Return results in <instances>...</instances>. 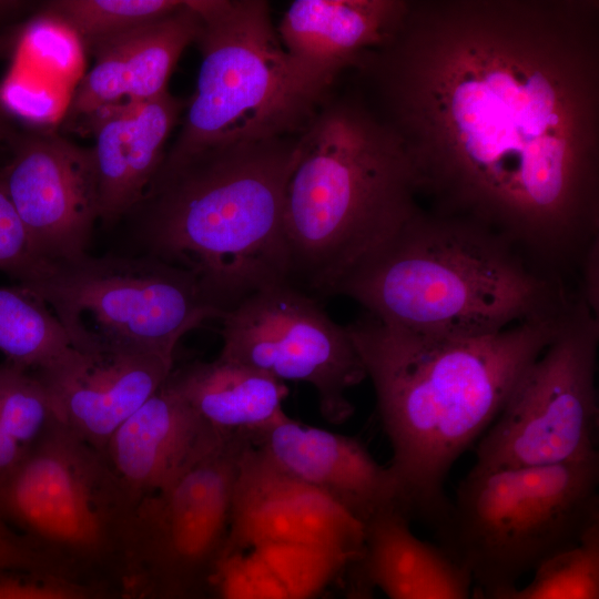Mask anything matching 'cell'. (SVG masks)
Segmentation results:
<instances>
[{
	"instance_id": "obj_14",
	"label": "cell",
	"mask_w": 599,
	"mask_h": 599,
	"mask_svg": "<svg viewBox=\"0 0 599 599\" xmlns=\"http://www.w3.org/2000/svg\"><path fill=\"white\" fill-rule=\"evenodd\" d=\"M9 143L13 158L1 176L34 257L87 254L100 220L92 149L51 131L17 132Z\"/></svg>"
},
{
	"instance_id": "obj_15",
	"label": "cell",
	"mask_w": 599,
	"mask_h": 599,
	"mask_svg": "<svg viewBox=\"0 0 599 599\" xmlns=\"http://www.w3.org/2000/svg\"><path fill=\"white\" fill-rule=\"evenodd\" d=\"M405 0H296L277 33L303 85L323 101L342 75L395 35L409 9Z\"/></svg>"
},
{
	"instance_id": "obj_28",
	"label": "cell",
	"mask_w": 599,
	"mask_h": 599,
	"mask_svg": "<svg viewBox=\"0 0 599 599\" xmlns=\"http://www.w3.org/2000/svg\"><path fill=\"white\" fill-rule=\"evenodd\" d=\"M0 100L11 116L35 125H49L63 112L60 94L50 87L23 78H9L0 87Z\"/></svg>"
},
{
	"instance_id": "obj_1",
	"label": "cell",
	"mask_w": 599,
	"mask_h": 599,
	"mask_svg": "<svg viewBox=\"0 0 599 599\" xmlns=\"http://www.w3.org/2000/svg\"><path fill=\"white\" fill-rule=\"evenodd\" d=\"M434 207L564 280L598 240V3L410 1L354 71Z\"/></svg>"
},
{
	"instance_id": "obj_12",
	"label": "cell",
	"mask_w": 599,
	"mask_h": 599,
	"mask_svg": "<svg viewBox=\"0 0 599 599\" xmlns=\"http://www.w3.org/2000/svg\"><path fill=\"white\" fill-rule=\"evenodd\" d=\"M220 319V357L283 383L311 385L329 422L352 414L347 392L367 377L366 370L346 326L335 323L317 298L283 282L251 294Z\"/></svg>"
},
{
	"instance_id": "obj_22",
	"label": "cell",
	"mask_w": 599,
	"mask_h": 599,
	"mask_svg": "<svg viewBox=\"0 0 599 599\" xmlns=\"http://www.w3.org/2000/svg\"><path fill=\"white\" fill-rule=\"evenodd\" d=\"M0 352L7 364L38 377L58 373L79 356L52 311L19 285L0 286Z\"/></svg>"
},
{
	"instance_id": "obj_19",
	"label": "cell",
	"mask_w": 599,
	"mask_h": 599,
	"mask_svg": "<svg viewBox=\"0 0 599 599\" xmlns=\"http://www.w3.org/2000/svg\"><path fill=\"white\" fill-rule=\"evenodd\" d=\"M184 102L167 90L115 108L91 132L100 220L111 224L145 201L165 158V144Z\"/></svg>"
},
{
	"instance_id": "obj_30",
	"label": "cell",
	"mask_w": 599,
	"mask_h": 599,
	"mask_svg": "<svg viewBox=\"0 0 599 599\" xmlns=\"http://www.w3.org/2000/svg\"><path fill=\"white\" fill-rule=\"evenodd\" d=\"M0 569L70 577L0 517Z\"/></svg>"
},
{
	"instance_id": "obj_6",
	"label": "cell",
	"mask_w": 599,
	"mask_h": 599,
	"mask_svg": "<svg viewBox=\"0 0 599 599\" xmlns=\"http://www.w3.org/2000/svg\"><path fill=\"white\" fill-rule=\"evenodd\" d=\"M189 3L200 19L196 90L158 175L211 149L298 135L324 101L295 74L267 1Z\"/></svg>"
},
{
	"instance_id": "obj_23",
	"label": "cell",
	"mask_w": 599,
	"mask_h": 599,
	"mask_svg": "<svg viewBox=\"0 0 599 599\" xmlns=\"http://www.w3.org/2000/svg\"><path fill=\"white\" fill-rule=\"evenodd\" d=\"M199 31L200 19L184 0L173 13L111 38L121 53L126 103H140L165 92L174 67Z\"/></svg>"
},
{
	"instance_id": "obj_25",
	"label": "cell",
	"mask_w": 599,
	"mask_h": 599,
	"mask_svg": "<svg viewBox=\"0 0 599 599\" xmlns=\"http://www.w3.org/2000/svg\"><path fill=\"white\" fill-rule=\"evenodd\" d=\"M184 0H57L41 12L58 18L89 49L183 7Z\"/></svg>"
},
{
	"instance_id": "obj_21",
	"label": "cell",
	"mask_w": 599,
	"mask_h": 599,
	"mask_svg": "<svg viewBox=\"0 0 599 599\" xmlns=\"http://www.w3.org/2000/svg\"><path fill=\"white\" fill-rule=\"evenodd\" d=\"M170 379L199 417L223 434H251L284 413L285 383L220 356L173 369Z\"/></svg>"
},
{
	"instance_id": "obj_16",
	"label": "cell",
	"mask_w": 599,
	"mask_h": 599,
	"mask_svg": "<svg viewBox=\"0 0 599 599\" xmlns=\"http://www.w3.org/2000/svg\"><path fill=\"white\" fill-rule=\"evenodd\" d=\"M247 436L276 465L331 496L364 527L388 510L412 516L389 467L353 437L304 425L285 412Z\"/></svg>"
},
{
	"instance_id": "obj_20",
	"label": "cell",
	"mask_w": 599,
	"mask_h": 599,
	"mask_svg": "<svg viewBox=\"0 0 599 599\" xmlns=\"http://www.w3.org/2000/svg\"><path fill=\"white\" fill-rule=\"evenodd\" d=\"M409 518L394 509L365 526L359 572L388 599H473L469 571L444 548L415 536Z\"/></svg>"
},
{
	"instance_id": "obj_17",
	"label": "cell",
	"mask_w": 599,
	"mask_h": 599,
	"mask_svg": "<svg viewBox=\"0 0 599 599\" xmlns=\"http://www.w3.org/2000/svg\"><path fill=\"white\" fill-rule=\"evenodd\" d=\"M173 361L170 355L105 348L79 352L70 366L37 377L59 422L102 454L114 432L166 382Z\"/></svg>"
},
{
	"instance_id": "obj_35",
	"label": "cell",
	"mask_w": 599,
	"mask_h": 599,
	"mask_svg": "<svg viewBox=\"0 0 599 599\" xmlns=\"http://www.w3.org/2000/svg\"><path fill=\"white\" fill-rule=\"evenodd\" d=\"M118 599H143L142 593L132 586H125Z\"/></svg>"
},
{
	"instance_id": "obj_24",
	"label": "cell",
	"mask_w": 599,
	"mask_h": 599,
	"mask_svg": "<svg viewBox=\"0 0 599 599\" xmlns=\"http://www.w3.org/2000/svg\"><path fill=\"white\" fill-rule=\"evenodd\" d=\"M524 588L517 585L473 587V599H599V525L575 548L534 571Z\"/></svg>"
},
{
	"instance_id": "obj_11",
	"label": "cell",
	"mask_w": 599,
	"mask_h": 599,
	"mask_svg": "<svg viewBox=\"0 0 599 599\" xmlns=\"http://www.w3.org/2000/svg\"><path fill=\"white\" fill-rule=\"evenodd\" d=\"M246 436L226 434L138 507L130 582L143 595L211 593L227 558L232 494Z\"/></svg>"
},
{
	"instance_id": "obj_32",
	"label": "cell",
	"mask_w": 599,
	"mask_h": 599,
	"mask_svg": "<svg viewBox=\"0 0 599 599\" xmlns=\"http://www.w3.org/2000/svg\"><path fill=\"white\" fill-rule=\"evenodd\" d=\"M343 599H375L373 586L359 572L356 565L348 571L347 587Z\"/></svg>"
},
{
	"instance_id": "obj_7",
	"label": "cell",
	"mask_w": 599,
	"mask_h": 599,
	"mask_svg": "<svg viewBox=\"0 0 599 599\" xmlns=\"http://www.w3.org/2000/svg\"><path fill=\"white\" fill-rule=\"evenodd\" d=\"M599 457L512 468L471 467L437 522L474 586L517 585L599 525Z\"/></svg>"
},
{
	"instance_id": "obj_27",
	"label": "cell",
	"mask_w": 599,
	"mask_h": 599,
	"mask_svg": "<svg viewBox=\"0 0 599 599\" xmlns=\"http://www.w3.org/2000/svg\"><path fill=\"white\" fill-rule=\"evenodd\" d=\"M27 51L52 70L72 74L80 68L83 44L64 22L41 12L24 28Z\"/></svg>"
},
{
	"instance_id": "obj_34",
	"label": "cell",
	"mask_w": 599,
	"mask_h": 599,
	"mask_svg": "<svg viewBox=\"0 0 599 599\" xmlns=\"http://www.w3.org/2000/svg\"><path fill=\"white\" fill-rule=\"evenodd\" d=\"M143 596V599H216L213 593L206 595H183V596H164V597H152Z\"/></svg>"
},
{
	"instance_id": "obj_29",
	"label": "cell",
	"mask_w": 599,
	"mask_h": 599,
	"mask_svg": "<svg viewBox=\"0 0 599 599\" xmlns=\"http://www.w3.org/2000/svg\"><path fill=\"white\" fill-rule=\"evenodd\" d=\"M38 263L0 173V272L21 284Z\"/></svg>"
},
{
	"instance_id": "obj_26",
	"label": "cell",
	"mask_w": 599,
	"mask_h": 599,
	"mask_svg": "<svg viewBox=\"0 0 599 599\" xmlns=\"http://www.w3.org/2000/svg\"><path fill=\"white\" fill-rule=\"evenodd\" d=\"M123 589L111 582L0 569V599H118Z\"/></svg>"
},
{
	"instance_id": "obj_4",
	"label": "cell",
	"mask_w": 599,
	"mask_h": 599,
	"mask_svg": "<svg viewBox=\"0 0 599 599\" xmlns=\"http://www.w3.org/2000/svg\"><path fill=\"white\" fill-rule=\"evenodd\" d=\"M407 148L354 84L336 87L300 133L284 202L288 282L318 300L419 207Z\"/></svg>"
},
{
	"instance_id": "obj_5",
	"label": "cell",
	"mask_w": 599,
	"mask_h": 599,
	"mask_svg": "<svg viewBox=\"0 0 599 599\" xmlns=\"http://www.w3.org/2000/svg\"><path fill=\"white\" fill-rule=\"evenodd\" d=\"M298 135L202 152L156 176L135 211L145 254L190 271L222 315L288 282L284 202Z\"/></svg>"
},
{
	"instance_id": "obj_2",
	"label": "cell",
	"mask_w": 599,
	"mask_h": 599,
	"mask_svg": "<svg viewBox=\"0 0 599 599\" xmlns=\"http://www.w3.org/2000/svg\"><path fill=\"white\" fill-rule=\"evenodd\" d=\"M567 313L484 336L425 334L367 313L346 326L373 383L393 450L388 467L412 515L441 519L453 465L495 420Z\"/></svg>"
},
{
	"instance_id": "obj_31",
	"label": "cell",
	"mask_w": 599,
	"mask_h": 599,
	"mask_svg": "<svg viewBox=\"0 0 599 599\" xmlns=\"http://www.w3.org/2000/svg\"><path fill=\"white\" fill-rule=\"evenodd\" d=\"M599 242L596 240L588 251L577 271L576 292L598 317L599 311Z\"/></svg>"
},
{
	"instance_id": "obj_8",
	"label": "cell",
	"mask_w": 599,
	"mask_h": 599,
	"mask_svg": "<svg viewBox=\"0 0 599 599\" xmlns=\"http://www.w3.org/2000/svg\"><path fill=\"white\" fill-rule=\"evenodd\" d=\"M139 504L58 418L0 476V517L70 577L126 585Z\"/></svg>"
},
{
	"instance_id": "obj_13",
	"label": "cell",
	"mask_w": 599,
	"mask_h": 599,
	"mask_svg": "<svg viewBox=\"0 0 599 599\" xmlns=\"http://www.w3.org/2000/svg\"><path fill=\"white\" fill-rule=\"evenodd\" d=\"M364 544L359 520L331 496L276 465L246 435L233 485L227 557L235 549L293 546L352 568Z\"/></svg>"
},
{
	"instance_id": "obj_33",
	"label": "cell",
	"mask_w": 599,
	"mask_h": 599,
	"mask_svg": "<svg viewBox=\"0 0 599 599\" xmlns=\"http://www.w3.org/2000/svg\"><path fill=\"white\" fill-rule=\"evenodd\" d=\"M21 2L0 1V18L8 13H12L17 8L21 7ZM17 131L13 129L12 120L9 113L3 108L0 100V141H10Z\"/></svg>"
},
{
	"instance_id": "obj_10",
	"label": "cell",
	"mask_w": 599,
	"mask_h": 599,
	"mask_svg": "<svg viewBox=\"0 0 599 599\" xmlns=\"http://www.w3.org/2000/svg\"><path fill=\"white\" fill-rule=\"evenodd\" d=\"M598 341V317L578 298L478 439L474 467H536L599 457Z\"/></svg>"
},
{
	"instance_id": "obj_18",
	"label": "cell",
	"mask_w": 599,
	"mask_h": 599,
	"mask_svg": "<svg viewBox=\"0 0 599 599\" xmlns=\"http://www.w3.org/2000/svg\"><path fill=\"white\" fill-rule=\"evenodd\" d=\"M223 435L199 417L169 376L114 432L102 456L140 504L163 489Z\"/></svg>"
},
{
	"instance_id": "obj_3",
	"label": "cell",
	"mask_w": 599,
	"mask_h": 599,
	"mask_svg": "<svg viewBox=\"0 0 599 599\" xmlns=\"http://www.w3.org/2000/svg\"><path fill=\"white\" fill-rule=\"evenodd\" d=\"M387 324L439 336H484L555 318L575 287L507 237L457 213L419 207L338 286Z\"/></svg>"
},
{
	"instance_id": "obj_9",
	"label": "cell",
	"mask_w": 599,
	"mask_h": 599,
	"mask_svg": "<svg viewBox=\"0 0 599 599\" xmlns=\"http://www.w3.org/2000/svg\"><path fill=\"white\" fill-rule=\"evenodd\" d=\"M17 285L52 311L80 353L121 348L174 356L182 336L222 316L190 271L145 253L39 261Z\"/></svg>"
}]
</instances>
